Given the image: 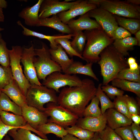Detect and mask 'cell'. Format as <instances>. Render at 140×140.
Segmentation results:
<instances>
[{"label": "cell", "instance_id": "603a6c76", "mask_svg": "<svg viewBox=\"0 0 140 140\" xmlns=\"http://www.w3.org/2000/svg\"><path fill=\"white\" fill-rule=\"evenodd\" d=\"M0 116L6 125L17 128H25L27 122L22 115L0 110Z\"/></svg>", "mask_w": 140, "mask_h": 140}, {"label": "cell", "instance_id": "f907efd6", "mask_svg": "<svg viewBox=\"0 0 140 140\" xmlns=\"http://www.w3.org/2000/svg\"><path fill=\"white\" fill-rule=\"evenodd\" d=\"M135 36V38L138 41V46H140V30L137 31L134 34Z\"/></svg>", "mask_w": 140, "mask_h": 140}, {"label": "cell", "instance_id": "9f6ffc18", "mask_svg": "<svg viewBox=\"0 0 140 140\" xmlns=\"http://www.w3.org/2000/svg\"><path fill=\"white\" fill-rule=\"evenodd\" d=\"M4 15L3 11V9L0 8V22H4Z\"/></svg>", "mask_w": 140, "mask_h": 140}, {"label": "cell", "instance_id": "1f68e13d", "mask_svg": "<svg viewBox=\"0 0 140 140\" xmlns=\"http://www.w3.org/2000/svg\"><path fill=\"white\" fill-rule=\"evenodd\" d=\"M68 133L72 135L81 140H90L95 132L84 129L75 125L65 128Z\"/></svg>", "mask_w": 140, "mask_h": 140}, {"label": "cell", "instance_id": "52a82bcc", "mask_svg": "<svg viewBox=\"0 0 140 140\" xmlns=\"http://www.w3.org/2000/svg\"><path fill=\"white\" fill-rule=\"evenodd\" d=\"M23 48L20 46H13L9 50L10 66L14 79L18 84L23 94L25 96L31 84L23 73L20 64Z\"/></svg>", "mask_w": 140, "mask_h": 140}, {"label": "cell", "instance_id": "2e32d148", "mask_svg": "<svg viewBox=\"0 0 140 140\" xmlns=\"http://www.w3.org/2000/svg\"><path fill=\"white\" fill-rule=\"evenodd\" d=\"M67 24L73 32V33L101 27L95 20L90 18L88 12L80 16L78 19H72L69 20Z\"/></svg>", "mask_w": 140, "mask_h": 140}, {"label": "cell", "instance_id": "83f0119b", "mask_svg": "<svg viewBox=\"0 0 140 140\" xmlns=\"http://www.w3.org/2000/svg\"><path fill=\"white\" fill-rule=\"evenodd\" d=\"M8 134L13 140H50L38 136L28 129L23 128L11 130Z\"/></svg>", "mask_w": 140, "mask_h": 140}, {"label": "cell", "instance_id": "7402d4cb", "mask_svg": "<svg viewBox=\"0 0 140 140\" xmlns=\"http://www.w3.org/2000/svg\"><path fill=\"white\" fill-rule=\"evenodd\" d=\"M93 64L91 63H88L83 65L81 62L74 61L64 73L70 75L83 74L89 76L96 81H99V79L92 69Z\"/></svg>", "mask_w": 140, "mask_h": 140}, {"label": "cell", "instance_id": "cb8c5ba5", "mask_svg": "<svg viewBox=\"0 0 140 140\" xmlns=\"http://www.w3.org/2000/svg\"><path fill=\"white\" fill-rule=\"evenodd\" d=\"M112 45L115 49L124 56L129 55L128 51L132 49L134 46H138L136 39L135 37L131 36L114 40Z\"/></svg>", "mask_w": 140, "mask_h": 140}, {"label": "cell", "instance_id": "5bb4252c", "mask_svg": "<svg viewBox=\"0 0 140 140\" xmlns=\"http://www.w3.org/2000/svg\"><path fill=\"white\" fill-rule=\"evenodd\" d=\"M22 108V116L34 129L36 130L39 126L48 122V116L44 112L29 106Z\"/></svg>", "mask_w": 140, "mask_h": 140}, {"label": "cell", "instance_id": "f6af8a7d", "mask_svg": "<svg viewBox=\"0 0 140 140\" xmlns=\"http://www.w3.org/2000/svg\"><path fill=\"white\" fill-rule=\"evenodd\" d=\"M13 129L18 128L6 124L2 121L0 116V140H2L10 130Z\"/></svg>", "mask_w": 140, "mask_h": 140}, {"label": "cell", "instance_id": "ffe728a7", "mask_svg": "<svg viewBox=\"0 0 140 140\" xmlns=\"http://www.w3.org/2000/svg\"><path fill=\"white\" fill-rule=\"evenodd\" d=\"M51 58L58 64L64 73L74 61L73 58L70 59L61 46L58 44L57 48L49 49Z\"/></svg>", "mask_w": 140, "mask_h": 140}, {"label": "cell", "instance_id": "d6986e66", "mask_svg": "<svg viewBox=\"0 0 140 140\" xmlns=\"http://www.w3.org/2000/svg\"><path fill=\"white\" fill-rule=\"evenodd\" d=\"M43 0H39L32 6L26 7L22 10L19 14V16L24 20L26 25L30 26H37L40 19L39 12Z\"/></svg>", "mask_w": 140, "mask_h": 140}, {"label": "cell", "instance_id": "9a60e30c", "mask_svg": "<svg viewBox=\"0 0 140 140\" xmlns=\"http://www.w3.org/2000/svg\"><path fill=\"white\" fill-rule=\"evenodd\" d=\"M105 113L96 117L79 118L76 125L84 129L94 132H100L107 126Z\"/></svg>", "mask_w": 140, "mask_h": 140}, {"label": "cell", "instance_id": "8fae6325", "mask_svg": "<svg viewBox=\"0 0 140 140\" xmlns=\"http://www.w3.org/2000/svg\"><path fill=\"white\" fill-rule=\"evenodd\" d=\"M33 45L29 48L24 47L21 58L24 66V75L31 85H42L39 80L34 63L36 54Z\"/></svg>", "mask_w": 140, "mask_h": 140}, {"label": "cell", "instance_id": "680465c9", "mask_svg": "<svg viewBox=\"0 0 140 140\" xmlns=\"http://www.w3.org/2000/svg\"><path fill=\"white\" fill-rule=\"evenodd\" d=\"M2 39V34L0 32V43Z\"/></svg>", "mask_w": 140, "mask_h": 140}, {"label": "cell", "instance_id": "8992f818", "mask_svg": "<svg viewBox=\"0 0 140 140\" xmlns=\"http://www.w3.org/2000/svg\"><path fill=\"white\" fill-rule=\"evenodd\" d=\"M44 112L50 117L48 122L54 123L65 128L75 125L79 118L68 109L54 102L47 103Z\"/></svg>", "mask_w": 140, "mask_h": 140}, {"label": "cell", "instance_id": "4fadbf2b", "mask_svg": "<svg viewBox=\"0 0 140 140\" xmlns=\"http://www.w3.org/2000/svg\"><path fill=\"white\" fill-rule=\"evenodd\" d=\"M97 7L96 5L89 3L88 0H79L68 10L57 15L62 22L67 24L69 20L76 16L83 15Z\"/></svg>", "mask_w": 140, "mask_h": 140}, {"label": "cell", "instance_id": "ab89813d", "mask_svg": "<svg viewBox=\"0 0 140 140\" xmlns=\"http://www.w3.org/2000/svg\"><path fill=\"white\" fill-rule=\"evenodd\" d=\"M123 96L116 97L114 99L113 102L114 108L119 112L131 119V115L129 112Z\"/></svg>", "mask_w": 140, "mask_h": 140}, {"label": "cell", "instance_id": "f1b7e54d", "mask_svg": "<svg viewBox=\"0 0 140 140\" xmlns=\"http://www.w3.org/2000/svg\"><path fill=\"white\" fill-rule=\"evenodd\" d=\"M0 110L22 115V107L12 101L5 93L2 92L0 96Z\"/></svg>", "mask_w": 140, "mask_h": 140}, {"label": "cell", "instance_id": "91938a15", "mask_svg": "<svg viewBox=\"0 0 140 140\" xmlns=\"http://www.w3.org/2000/svg\"><path fill=\"white\" fill-rule=\"evenodd\" d=\"M4 29L3 28H1L0 27V32L3 31L4 30Z\"/></svg>", "mask_w": 140, "mask_h": 140}, {"label": "cell", "instance_id": "94428289", "mask_svg": "<svg viewBox=\"0 0 140 140\" xmlns=\"http://www.w3.org/2000/svg\"><path fill=\"white\" fill-rule=\"evenodd\" d=\"M2 91L0 89V95H1V93H2Z\"/></svg>", "mask_w": 140, "mask_h": 140}, {"label": "cell", "instance_id": "f35d334b", "mask_svg": "<svg viewBox=\"0 0 140 140\" xmlns=\"http://www.w3.org/2000/svg\"><path fill=\"white\" fill-rule=\"evenodd\" d=\"M0 64L3 66H10V58L6 42L2 39L0 43Z\"/></svg>", "mask_w": 140, "mask_h": 140}, {"label": "cell", "instance_id": "d6a6232c", "mask_svg": "<svg viewBox=\"0 0 140 140\" xmlns=\"http://www.w3.org/2000/svg\"><path fill=\"white\" fill-rule=\"evenodd\" d=\"M115 78L140 83V66L135 70H131L129 68L123 69L117 74Z\"/></svg>", "mask_w": 140, "mask_h": 140}, {"label": "cell", "instance_id": "e0dca14e", "mask_svg": "<svg viewBox=\"0 0 140 140\" xmlns=\"http://www.w3.org/2000/svg\"><path fill=\"white\" fill-rule=\"evenodd\" d=\"M105 114L108 126L114 130L121 127L130 126L133 122L131 119L114 108L107 109Z\"/></svg>", "mask_w": 140, "mask_h": 140}, {"label": "cell", "instance_id": "30bf717a", "mask_svg": "<svg viewBox=\"0 0 140 140\" xmlns=\"http://www.w3.org/2000/svg\"><path fill=\"white\" fill-rule=\"evenodd\" d=\"M88 13L89 17L95 18L105 32L111 38L115 30L118 26L113 14L99 7L90 11Z\"/></svg>", "mask_w": 140, "mask_h": 140}, {"label": "cell", "instance_id": "ac0fdd59", "mask_svg": "<svg viewBox=\"0 0 140 140\" xmlns=\"http://www.w3.org/2000/svg\"><path fill=\"white\" fill-rule=\"evenodd\" d=\"M1 90L13 101L22 108L28 106L25 96L23 94L18 84L14 79L8 85Z\"/></svg>", "mask_w": 140, "mask_h": 140}, {"label": "cell", "instance_id": "7c38bea8", "mask_svg": "<svg viewBox=\"0 0 140 140\" xmlns=\"http://www.w3.org/2000/svg\"><path fill=\"white\" fill-rule=\"evenodd\" d=\"M79 0L72 2L58 0H43L39 10V19L48 17L53 15L66 11L78 3Z\"/></svg>", "mask_w": 140, "mask_h": 140}, {"label": "cell", "instance_id": "277c9868", "mask_svg": "<svg viewBox=\"0 0 140 140\" xmlns=\"http://www.w3.org/2000/svg\"><path fill=\"white\" fill-rule=\"evenodd\" d=\"M25 96L28 106L42 111H44V105L46 103L52 102L57 104L58 96L56 92L43 85H31Z\"/></svg>", "mask_w": 140, "mask_h": 140}, {"label": "cell", "instance_id": "74e56055", "mask_svg": "<svg viewBox=\"0 0 140 140\" xmlns=\"http://www.w3.org/2000/svg\"><path fill=\"white\" fill-rule=\"evenodd\" d=\"M123 98L127 106L130 114L140 115V105L134 98L127 95H123Z\"/></svg>", "mask_w": 140, "mask_h": 140}, {"label": "cell", "instance_id": "6f0895ef", "mask_svg": "<svg viewBox=\"0 0 140 140\" xmlns=\"http://www.w3.org/2000/svg\"><path fill=\"white\" fill-rule=\"evenodd\" d=\"M2 140H11L10 138L7 134L5 135Z\"/></svg>", "mask_w": 140, "mask_h": 140}, {"label": "cell", "instance_id": "44dd1931", "mask_svg": "<svg viewBox=\"0 0 140 140\" xmlns=\"http://www.w3.org/2000/svg\"><path fill=\"white\" fill-rule=\"evenodd\" d=\"M40 26L50 27L68 34L73 33L68 26L62 22L57 15H53L50 18L40 19L39 23L37 26Z\"/></svg>", "mask_w": 140, "mask_h": 140}, {"label": "cell", "instance_id": "db71d44e", "mask_svg": "<svg viewBox=\"0 0 140 140\" xmlns=\"http://www.w3.org/2000/svg\"><path fill=\"white\" fill-rule=\"evenodd\" d=\"M127 61L129 66L136 62V59L132 57L129 58Z\"/></svg>", "mask_w": 140, "mask_h": 140}, {"label": "cell", "instance_id": "f5cc1de1", "mask_svg": "<svg viewBox=\"0 0 140 140\" xmlns=\"http://www.w3.org/2000/svg\"><path fill=\"white\" fill-rule=\"evenodd\" d=\"M139 66L136 62L129 65V68L131 70H135L138 68Z\"/></svg>", "mask_w": 140, "mask_h": 140}, {"label": "cell", "instance_id": "f546056e", "mask_svg": "<svg viewBox=\"0 0 140 140\" xmlns=\"http://www.w3.org/2000/svg\"><path fill=\"white\" fill-rule=\"evenodd\" d=\"M118 25L134 34L140 29V19L114 16Z\"/></svg>", "mask_w": 140, "mask_h": 140}, {"label": "cell", "instance_id": "3957f363", "mask_svg": "<svg viewBox=\"0 0 140 140\" xmlns=\"http://www.w3.org/2000/svg\"><path fill=\"white\" fill-rule=\"evenodd\" d=\"M87 43L82 56L87 63H97L100 53L112 44L114 40L101 27L86 30L84 32Z\"/></svg>", "mask_w": 140, "mask_h": 140}, {"label": "cell", "instance_id": "6da1fadb", "mask_svg": "<svg viewBox=\"0 0 140 140\" xmlns=\"http://www.w3.org/2000/svg\"><path fill=\"white\" fill-rule=\"evenodd\" d=\"M96 91L93 81L84 79L80 85L63 88L58 96L57 104L82 117L86 106L96 96Z\"/></svg>", "mask_w": 140, "mask_h": 140}, {"label": "cell", "instance_id": "11a10c76", "mask_svg": "<svg viewBox=\"0 0 140 140\" xmlns=\"http://www.w3.org/2000/svg\"><path fill=\"white\" fill-rule=\"evenodd\" d=\"M90 140H102L99 132H95L94 136Z\"/></svg>", "mask_w": 140, "mask_h": 140}, {"label": "cell", "instance_id": "b9f144b4", "mask_svg": "<svg viewBox=\"0 0 140 140\" xmlns=\"http://www.w3.org/2000/svg\"><path fill=\"white\" fill-rule=\"evenodd\" d=\"M101 88L103 91L107 94L108 97L112 99H114L115 97L122 96L124 93V91L108 84L102 86Z\"/></svg>", "mask_w": 140, "mask_h": 140}, {"label": "cell", "instance_id": "e575fe53", "mask_svg": "<svg viewBox=\"0 0 140 140\" xmlns=\"http://www.w3.org/2000/svg\"><path fill=\"white\" fill-rule=\"evenodd\" d=\"M102 83H100L97 88L96 96L99 99L101 105V110L102 114L104 113L106 111L110 108H114L113 102L111 101L109 97L102 90L101 86Z\"/></svg>", "mask_w": 140, "mask_h": 140}, {"label": "cell", "instance_id": "5b68a950", "mask_svg": "<svg viewBox=\"0 0 140 140\" xmlns=\"http://www.w3.org/2000/svg\"><path fill=\"white\" fill-rule=\"evenodd\" d=\"M48 49L42 43L41 48H35L36 56L34 63L39 79L45 80L47 76L55 72L62 71L60 65L51 58Z\"/></svg>", "mask_w": 140, "mask_h": 140}, {"label": "cell", "instance_id": "ba28073f", "mask_svg": "<svg viewBox=\"0 0 140 140\" xmlns=\"http://www.w3.org/2000/svg\"><path fill=\"white\" fill-rule=\"evenodd\" d=\"M112 14L129 18L140 19V8L126 1L119 0H101L98 6Z\"/></svg>", "mask_w": 140, "mask_h": 140}, {"label": "cell", "instance_id": "484cf974", "mask_svg": "<svg viewBox=\"0 0 140 140\" xmlns=\"http://www.w3.org/2000/svg\"><path fill=\"white\" fill-rule=\"evenodd\" d=\"M17 23L23 28V30L22 33L24 35L26 36H33L40 39L47 40L50 43V48L53 49H56L58 44L55 42V39L57 38L64 37L65 36L62 35L53 36L45 35L27 29L23 25L20 21H18L17 22Z\"/></svg>", "mask_w": 140, "mask_h": 140}, {"label": "cell", "instance_id": "836d02e7", "mask_svg": "<svg viewBox=\"0 0 140 140\" xmlns=\"http://www.w3.org/2000/svg\"><path fill=\"white\" fill-rule=\"evenodd\" d=\"M73 34L72 41L70 43L73 48L79 54L82 55L86 40V36L82 31H80Z\"/></svg>", "mask_w": 140, "mask_h": 140}, {"label": "cell", "instance_id": "681fc988", "mask_svg": "<svg viewBox=\"0 0 140 140\" xmlns=\"http://www.w3.org/2000/svg\"><path fill=\"white\" fill-rule=\"evenodd\" d=\"M126 1L129 3L134 5H138L140 4V0H127Z\"/></svg>", "mask_w": 140, "mask_h": 140}, {"label": "cell", "instance_id": "bcb514c9", "mask_svg": "<svg viewBox=\"0 0 140 140\" xmlns=\"http://www.w3.org/2000/svg\"><path fill=\"white\" fill-rule=\"evenodd\" d=\"M130 127L132 132L137 140H140V126L139 125L132 122Z\"/></svg>", "mask_w": 140, "mask_h": 140}, {"label": "cell", "instance_id": "60d3db41", "mask_svg": "<svg viewBox=\"0 0 140 140\" xmlns=\"http://www.w3.org/2000/svg\"><path fill=\"white\" fill-rule=\"evenodd\" d=\"M99 133L102 140H122L114 130L107 125Z\"/></svg>", "mask_w": 140, "mask_h": 140}, {"label": "cell", "instance_id": "7a4b0ae2", "mask_svg": "<svg viewBox=\"0 0 140 140\" xmlns=\"http://www.w3.org/2000/svg\"><path fill=\"white\" fill-rule=\"evenodd\" d=\"M97 63L101 68L103 84L106 85L115 78L123 69L129 68L124 56L119 53L112 44L106 48L100 54Z\"/></svg>", "mask_w": 140, "mask_h": 140}, {"label": "cell", "instance_id": "8d00e7d4", "mask_svg": "<svg viewBox=\"0 0 140 140\" xmlns=\"http://www.w3.org/2000/svg\"><path fill=\"white\" fill-rule=\"evenodd\" d=\"M13 79L10 66L0 65V89L8 85Z\"/></svg>", "mask_w": 140, "mask_h": 140}, {"label": "cell", "instance_id": "7bdbcfd3", "mask_svg": "<svg viewBox=\"0 0 140 140\" xmlns=\"http://www.w3.org/2000/svg\"><path fill=\"white\" fill-rule=\"evenodd\" d=\"M130 126L121 127L114 130L122 140H137L132 132Z\"/></svg>", "mask_w": 140, "mask_h": 140}, {"label": "cell", "instance_id": "c3c4849f", "mask_svg": "<svg viewBox=\"0 0 140 140\" xmlns=\"http://www.w3.org/2000/svg\"><path fill=\"white\" fill-rule=\"evenodd\" d=\"M61 140H81L74 136L68 133L61 138Z\"/></svg>", "mask_w": 140, "mask_h": 140}, {"label": "cell", "instance_id": "816d5d0a", "mask_svg": "<svg viewBox=\"0 0 140 140\" xmlns=\"http://www.w3.org/2000/svg\"><path fill=\"white\" fill-rule=\"evenodd\" d=\"M8 6L7 2L4 0H0V8H6Z\"/></svg>", "mask_w": 140, "mask_h": 140}, {"label": "cell", "instance_id": "4dcf8cb0", "mask_svg": "<svg viewBox=\"0 0 140 140\" xmlns=\"http://www.w3.org/2000/svg\"><path fill=\"white\" fill-rule=\"evenodd\" d=\"M74 35L73 33L66 35L64 37L57 38L55 41L57 43L61 46L71 57L72 58L73 56H76L84 60L82 56L76 52L71 46V41L69 40L71 39L72 37Z\"/></svg>", "mask_w": 140, "mask_h": 140}, {"label": "cell", "instance_id": "9c48e42d", "mask_svg": "<svg viewBox=\"0 0 140 140\" xmlns=\"http://www.w3.org/2000/svg\"><path fill=\"white\" fill-rule=\"evenodd\" d=\"M82 83V80L76 75L63 74L57 71L47 76L42 84L59 92V89L61 87L67 86L69 87L80 86Z\"/></svg>", "mask_w": 140, "mask_h": 140}, {"label": "cell", "instance_id": "ee69618b", "mask_svg": "<svg viewBox=\"0 0 140 140\" xmlns=\"http://www.w3.org/2000/svg\"><path fill=\"white\" fill-rule=\"evenodd\" d=\"M131 34L124 28L118 26L115 30L111 38L114 40L131 36Z\"/></svg>", "mask_w": 140, "mask_h": 140}, {"label": "cell", "instance_id": "d4e9b609", "mask_svg": "<svg viewBox=\"0 0 140 140\" xmlns=\"http://www.w3.org/2000/svg\"><path fill=\"white\" fill-rule=\"evenodd\" d=\"M36 130L45 135L52 133L61 138L68 133L64 128L53 122H48L38 126Z\"/></svg>", "mask_w": 140, "mask_h": 140}, {"label": "cell", "instance_id": "4316f807", "mask_svg": "<svg viewBox=\"0 0 140 140\" xmlns=\"http://www.w3.org/2000/svg\"><path fill=\"white\" fill-rule=\"evenodd\" d=\"M113 86L120 88L122 90L130 92L140 97V83L115 78L111 81Z\"/></svg>", "mask_w": 140, "mask_h": 140}, {"label": "cell", "instance_id": "d590c367", "mask_svg": "<svg viewBox=\"0 0 140 140\" xmlns=\"http://www.w3.org/2000/svg\"><path fill=\"white\" fill-rule=\"evenodd\" d=\"M100 101L98 97L94 96L91 100L90 103L85 109L83 113L84 117H96L102 114L99 107Z\"/></svg>", "mask_w": 140, "mask_h": 140}, {"label": "cell", "instance_id": "7dc6e473", "mask_svg": "<svg viewBox=\"0 0 140 140\" xmlns=\"http://www.w3.org/2000/svg\"><path fill=\"white\" fill-rule=\"evenodd\" d=\"M131 119L132 122L135 124L139 125L140 124V116L138 114L131 115Z\"/></svg>", "mask_w": 140, "mask_h": 140}]
</instances>
